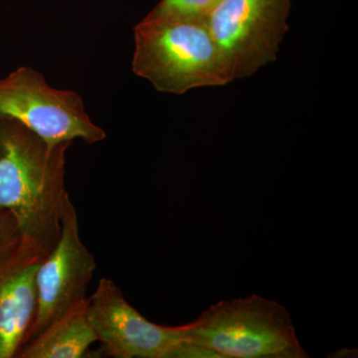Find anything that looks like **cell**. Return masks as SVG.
Listing matches in <instances>:
<instances>
[{"instance_id": "cell-1", "label": "cell", "mask_w": 358, "mask_h": 358, "mask_svg": "<svg viewBox=\"0 0 358 358\" xmlns=\"http://www.w3.org/2000/svg\"><path fill=\"white\" fill-rule=\"evenodd\" d=\"M71 143L51 147L20 122L0 117V211L13 214L22 239L44 257L60 238Z\"/></svg>"}, {"instance_id": "cell-2", "label": "cell", "mask_w": 358, "mask_h": 358, "mask_svg": "<svg viewBox=\"0 0 358 358\" xmlns=\"http://www.w3.org/2000/svg\"><path fill=\"white\" fill-rule=\"evenodd\" d=\"M134 36L133 72L160 93L185 95L232 83L207 17L145 16Z\"/></svg>"}, {"instance_id": "cell-3", "label": "cell", "mask_w": 358, "mask_h": 358, "mask_svg": "<svg viewBox=\"0 0 358 358\" xmlns=\"http://www.w3.org/2000/svg\"><path fill=\"white\" fill-rule=\"evenodd\" d=\"M183 339L220 358H307L288 310L252 294L219 301L182 326Z\"/></svg>"}, {"instance_id": "cell-4", "label": "cell", "mask_w": 358, "mask_h": 358, "mask_svg": "<svg viewBox=\"0 0 358 358\" xmlns=\"http://www.w3.org/2000/svg\"><path fill=\"white\" fill-rule=\"evenodd\" d=\"M292 0H219L207 15L231 82L274 63L289 30Z\"/></svg>"}, {"instance_id": "cell-5", "label": "cell", "mask_w": 358, "mask_h": 358, "mask_svg": "<svg viewBox=\"0 0 358 358\" xmlns=\"http://www.w3.org/2000/svg\"><path fill=\"white\" fill-rule=\"evenodd\" d=\"M0 117L20 122L51 147L77 138L94 145L107 138L79 94L52 88L41 73L26 66L0 79Z\"/></svg>"}, {"instance_id": "cell-6", "label": "cell", "mask_w": 358, "mask_h": 358, "mask_svg": "<svg viewBox=\"0 0 358 358\" xmlns=\"http://www.w3.org/2000/svg\"><path fill=\"white\" fill-rule=\"evenodd\" d=\"M96 268L95 258L80 238L76 208L68 195L58 243L42 261L37 272L38 306L26 343L86 300L87 289Z\"/></svg>"}, {"instance_id": "cell-7", "label": "cell", "mask_w": 358, "mask_h": 358, "mask_svg": "<svg viewBox=\"0 0 358 358\" xmlns=\"http://www.w3.org/2000/svg\"><path fill=\"white\" fill-rule=\"evenodd\" d=\"M87 315L98 341L115 358H171L183 339L182 326L162 327L150 322L106 278L88 298Z\"/></svg>"}, {"instance_id": "cell-8", "label": "cell", "mask_w": 358, "mask_h": 358, "mask_svg": "<svg viewBox=\"0 0 358 358\" xmlns=\"http://www.w3.org/2000/svg\"><path fill=\"white\" fill-rule=\"evenodd\" d=\"M45 258L22 240L0 263V358L17 357L27 341L38 306L37 272Z\"/></svg>"}, {"instance_id": "cell-9", "label": "cell", "mask_w": 358, "mask_h": 358, "mask_svg": "<svg viewBox=\"0 0 358 358\" xmlns=\"http://www.w3.org/2000/svg\"><path fill=\"white\" fill-rule=\"evenodd\" d=\"M88 298L49 324L26 343L20 358H81L98 336L87 315Z\"/></svg>"}, {"instance_id": "cell-10", "label": "cell", "mask_w": 358, "mask_h": 358, "mask_svg": "<svg viewBox=\"0 0 358 358\" xmlns=\"http://www.w3.org/2000/svg\"><path fill=\"white\" fill-rule=\"evenodd\" d=\"M216 0H162L147 17H207Z\"/></svg>"}, {"instance_id": "cell-11", "label": "cell", "mask_w": 358, "mask_h": 358, "mask_svg": "<svg viewBox=\"0 0 358 358\" xmlns=\"http://www.w3.org/2000/svg\"><path fill=\"white\" fill-rule=\"evenodd\" d=\"M22 240L13 214L8 211H0V263L13 255Z\"/></svg>"}, {"instance_id": "cell-12", "label": "cell", "mask_w": 358, "mask_h": 358, "mask_svg": "<svg viewBox=\"0 0 358 358\" xmlns=\"http://www.w3.org/2000/svg\"><path fill=\"white\" fill-rule=\"evenodd\" d=\"M219 1V0H216V2Z\"/></svg>"}]
</instances>
